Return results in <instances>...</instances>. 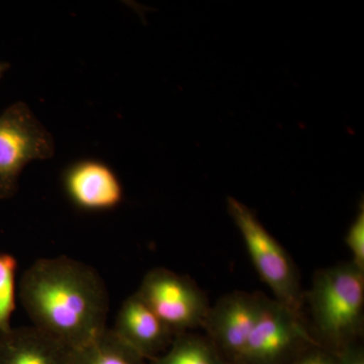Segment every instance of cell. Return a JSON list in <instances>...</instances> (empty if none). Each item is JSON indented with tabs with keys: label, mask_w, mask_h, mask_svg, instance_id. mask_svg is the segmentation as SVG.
I'll use <instances>...</instances> for the list:
<instances>
[{
	"label": "cell",
	"mask_w": 364,
	"mask_h": 364,
	"mask_svg": "<svg viewBox=\"0 0 364 364\" xmlns=\"http://www.w3.org/2000/svg\"><path fill=\"white\" fill-rule=\"evenodd\" d=\"M316 341L336 352L363 329L364 269L350 262L318 270L308 296Z\"/></svg>",
	"instance_id": "7a4b0ae2"
},
{
	"label": "cell",
	"mask_w": 364,
	"mask_h": 364,
	"mask_svg": "<svg viewBox=\"0 0 364 364\" xmlns=\"http://www.w3.org/2000/svg\"><path fill=\"white\" fill-rule=\"evenodd\" d=\"M54 139L23 102L9 105L0 114V200L16 195L26 165L51 159Z\"/></svg>",
	"instance_id": "277c9868"
},
{
	"label": "cell",
	"mask_w": 364,
	"mask_h": 364,
	"mask_svg": "<svg viewBox=\"0 0 364 364\" xmlns=\"http://www.w3.org/2000/svg\"><path fill=\"white\" fill-rule=\"evenodd\" d=\"M317 344L303 316L267 298L238 364H289L299 352Z\"/></svg>",
	"instance_id": "5b68a950"
},
{
	"label": "cell",
	"mask_w": 364,
	"mask_h": 364,
	"mask_svg": "<svg viewBox=\"0 0 364 364\" xmlns=\"http://www.w3.org/2000/svg\"><path fill=\"white\" fill-rule=\"evenodd\" d=\"M18 296L32 326L69 348L107 329L104 280L95 268L68 256L35 261L21 277Z\"/></svg>",
	"instance_id": "6da1fadb"
},
{
	"label": "cell",
	"mask_w": 364,
	"mask_h": 364,
	"mask_svg": "<svg viewBox=\"0 0 364 364\" xmlns=\"http://www.w3.org/2000/svg\"><path fill=\"white\" fill-rule=\"evenodd\" d=\"M227 203L229 214L240 231L254 267L272 289L275 301L303 316L304 294L298 269L291 256L250 208L234 198H228Z\"/></svg>",
	"instance_id": "3957f363"
},
{
	"label": "cell",
	"mask_w": 364,
	"mask_h": 364,
	"mask_svg": "<svg viewBox=\"0 0 364 364\" xmlns=\"http://www.w3.org/2000/svg\"><path fill=\"white\" fill-rule=\"evenodd\" d=\"M267 296L235 291L210 306L203 327L228 364H238Z\"/></svg>",
	"instance_id": "52a82bcc"
},
{
	"label": "cell",
	"mask_w": 364,
	"mask_h": 364,
	"mask_svg": "<svg viewBox=\"0 0 364 364\" xmlns=\"http://www.w3.org/2000/svg\"><path fill=\"white\" fill-rule=\"evenodd\" d=\"M337 364H364V349L359 341L334 352Z\"/></svg>",
	"instance_id": "2e32d148"
},
{
	"label": "cell",
	"mask_w": 364,
	"mask_h": 364,
	"mask_svg": "<svg viewBox=\"0 0 364 364\" xmlns=\"http://www.w3.org/2000/svg\"><path fill=\"white\" fill-rule=\"evenodd\" d=\"M150 364H228L207 336L191 332L176 335L164 353Z\"/></svg>",
	"instance_id": "7c38bea8"
},
{
	"label": "cell",
	"mask_w": 364,
	"mask_h": 364,
	"mask_svg": "<svg viewBox=\"0 0 364 364\" xmlns=\"http://www.w3.org/2000/svg\"><path fill=\"white\" fill-rule=\"evenodd\" d=\"M111 329L149 363L164 353L176 336L136 291L124 301Z\"/></svg>",
	"instance_id": "ba28073f"
},
{
	"label": "cell",
	"mask_w": 364,
	"mask_h": 364,
	"mask_svg": "<svg viewBox=\"0 0 364 364\" xmlns=\"http://www.w3.org/2000/svg\"><path fill=\"white\" fill-rule=\"evenodd\" d=\"M136 293L176 335L203 327L210 308L193 280L166 268L147 272Z\"/></svg>",
	"instance_id": "8992f818"
},
{
	"label": "cell",
	"mask_w": 364,
	"mask_h": 364,
	"mask_svg": "<svg viewBox=\"0 0 364 364\" xmlns=\"http://www.w3.org/2000/svg\"><path fill=\"white\" fill-rule=\"evenodd\" d=\"M289 364H337L334 352L321 345H311L289 363Z\"/></svg>",
	"instance_id": "9a60e30c"
},
{
	"label": "cell",
	"mask_w": 364,
	"mask_h": 364,
	"mask_svg": "<svg viewBox=\"0 0 364 364\" xmlns=\"http://www.w3.org/2000/svg\"><path fill=\"white\" fill-rule=\"evenodd\" d=\"M9 63H6V62H0V78H1L2 75H4V74L6 73L7 70H9Z\"/></svg>",
	"instance_id": "e0dca14e"
},
{
	"label": "cell",
	"mask_w": 364,
	"mask_h": 364,
	"mask_svg": "<svg viewBox=\"0 0 364 364\" xmlns=\"http://www.w3.org/2000/svg\"><path fill=\"white\" fill-rule=\"evenodd\" d=\"M70 351L32 325L0 333V364H68Z\"/></svg>",
	"instance_id": "30bf717a"
},
{
	"label": "cell",
	"mask_w": 364,
	"mask_h": 364,
	"mask_svg": "<svg viewBox=\"0 0 364 364\" xmlns=\"http://www.w3.org/2000/svg\"><path fill=\"white\" fill-rule=\"evenodd\" d=\"M18 262L11 254H0V333L11 328L16 308V273Z\"/></svg>",
	"instance_id": "4fadbf2b"
},
{
	"label": "cell",
	"mask_w": 364,
	"mask_h": 364,
	"mask_svg": "<svg viewBox=\"0 0 364 364\" xmlns=\"http://www.w3.org/2000/svg\"><path fill=\"white\" fill-rule=\"evenodd\" d=\"M345 243L350 251L352 262L364 269V208L363 203L358 214L349 227L345 237Z\"/></svg>",
	"instance_id": "5bb4252c"
},
{
	"label": "cell",
	"mask_w": 364,
	"mask_h": 364,
	"mask_svg": "<svg viewBox=\"0 0 364 364\" xmlns=\"http://www.w3.org/2000/svg\"><path fill=\"white\" fill-rule=\"evenodd\" d=\"M68 364H150L107 328L95 338L72 348Z\"/></svg>",
	"instance_id": "8fae6325"
},
{
	"label": "cell",
	"mask_w": 364,
	"mask_h": 364,
	"mask_svg": "<svg viewBox=\"0 0 364 364\" xmlns=\"http://www.w3.org/2000/svg\"><path fill=\"white\" fill-rule=\"evenodd\" d=\"M67 196L75 207L87 212H105L121 205L124 188L109 165L97 160L73 163L63 174Z\"/></svg>",
	"instance_id": "9c48e42d"
}]
</instances>
